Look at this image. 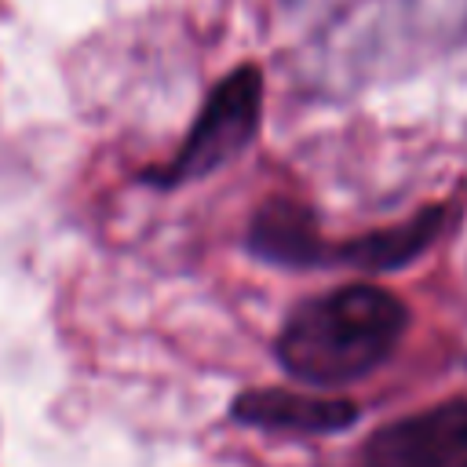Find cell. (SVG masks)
Masks as SVG:
<instances>
[{"label":"cell","instance_id":"cell-1","mask_svg":"<svg viewBox=\"0 0 467 467\" xmlns=\"http://www.w3.org/2000/svg\"><path fill=\"white\" fill-rule=\"evenodd\" d=\"M409 325L405 303L379 285H343L303 299L281 325L274 354L310 387H339L376 372Z\"/></svg>","mask_w":467,"mask_h":467},{"label":"cell","instance_id":"cell-2","mask_svg":"<svg viewBox=\"0 0 467 467\" xmlns=\"http://www.w3.org/2000/svg\"><path fill=\"white\" fill-rule=\"evenodd\" d=\"M259 120H263V73L259 66L244 62L208 91L175 157L164 161L161 168L142 171V182L157 190H175L182 182L208 179L212 171L234 164L255 142Z\"/></svg>","mask_w":467,"mask_h":467},{"label":"cell","instance_id":"cell-3","mask_svg":"<svg viewBox=\"0 0 467 467\" xmlns=\"http://www.w3.org/2000/svg\"><path fill=\"white\" fill-rule=\"evenodd\" d=\"M361 467H467V398L376 427L361 445Z\"/></svg>","mask_w":467,"mask_h":467},{"label":"cell","instance_id":"cell-4","mask_svg":"<svg viewBox=\"0 0 467 467\" xmlns=\"http://www.w3.org/2000/svg\"><path fill=\"white\" fill-rule=\"evenodd\" d=\"M248 252L270 266H332V241L321 237L314 212L296 197H266L248 223Z\"/></svg>","mask_w":467,"mask_h":467},{"label":"cell","instance_id":"cell-5","mask_svg":"<svg viewBox=\"0 0 467 467\" xmlns=\"http://www.w3.org/2000/svg\"><path fill=\"white\" fill-rule=\"evenodd\" d=\"M230 416L255 431L281 434H336L358 420V405L343 398H317L285 387H255L241 390L230 405Z\"/></svg>","mask_w":467,"mask_h":467},{"label":"cell","instance_id":"cell-6","mask_svg":"<svg viewBox=\"0 0 467 467\" xmlns=\"http://www.w3.org/2000/svg\"><path fill=\"white\" fill-rule=\"evenodd\" d=\"M441 226H445V208H423L398 226H383V230L332 244V266H350L361 274L401 270L434 244Z\"/></svg>","mask_w":467,"mask_h":467}]
</instances>
